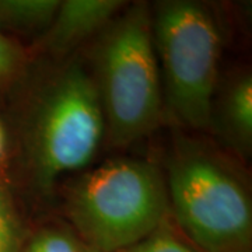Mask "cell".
Masks as SVG:
<instances>
[{"instance_id":"8","label":"cell","mask_w":252,"mask_h":252,"mask_svg":"<svg viewBox=\"0 0 252 252\" xmlns=\"http://www.w3.org/2000/svg\"><path fill=\"white\" fill-rule=\"evenodd\" d=\"M59 4V0H0V26L18 32L46 31Z\"/></svg>"},{"instance_id":"12","label":"cell","mask_w":252,"mask_h":252,"mask_svg":"<svg viewBox=\"0 0 252 252\" xmlns=\"http://www.w3.org/2000/svg\"><path fill=\"white\" fill-rule=\"evenodd\" d=\"M24 56L21 49L0 32V84L11 80L23 67Z\"/></svg>"},{"instance_id":"3","label":"cell","mask_w":252,"mask_h":252,"mask_svg":"<svg viewBox=\"0 0 252 252\" xmlns=\"http://www.w3.org/2000/svg\"><path fill=\"white\" fill-rule=\"evenodd\" d=\"M165 185L170 212L198 251H247L252 234L251 198L221 156L199 144H180L168 162Z\"/></svg>"},{"instance_id":"14","label":"cell","mask_w":252,"mask_h":252,"mask_svg":"<svg viewBox=\"0 0 252 252\" xmlns=\"http://www.w3.org/2000/svg\"><path fill=\"white\" fill-rule=\"evenodd\" d=\"M86 252H97V251H94V250H91V248H89V247H87V251Z\"/></svg>"},{"instance_id":"9","label":"cell","mask_w":252,"mask_h":252,"mask_svg":"<svg viewBox=\"0 0 252 252\" xmlns=\"http://www.w3.org/2000/svg\"><path fill=\"white\" fill-rule=\"evenodd\" d=\"M122 252H199L174 228L167 219L158 228L140 243Z\"/></svg>"},{"instance_id":"11","label":"cell","mask_w":252,"mask_h":252,"mask_svg":"<svg viewBox=\"0 0 252 252\" xmlns=\"http://www.w3.org/2000/svg\"><path fill=\"white\" fill-rule=\"evenodd\" d=\"M0 252H20V225L3 188H0Z\"/></svg>"},{"instance_id":"10","label":"cell","mask_w":252,"mask_h":252,"mask_svg":"<svg viewBox=\"0 0 252 252\" xmlns=\"http://www.w3.org/2000/svg\"><path fill=\"white\" fill-rule=\"evenodd\" d=\"M87 247L77 237L62 228H46L28 243L24 252H86Z\"/></svg>"},{"instance_id":"4","label":"cell","mask_w":252,"mask_h":252,"mask_svg":"<svg viewBox=\"0 0 252 252\" xmlns=\"http://www.w3.org/2000/svg\"><path fill=\"white\" fill-rule=\"evenodd\" d=\"M152 34L165 108L181 125L206 129L213 122L220 56L215 18L200 3L164 1L152 13Z\"/></svg>"},{"instance_id":"5","label":"cell","mask_w":252,"mask_h":252,"mask_svg":"<svg viewBox=\"0 0 252 252\" xmlns=\"http://www.w3.org/2000/svg\"><path fill=\"white\" fill-rule=\"evenodd\" d=\"M104 132L94 79L73 63L49 83L31 119L28 154L36 187L48 190L63 172L86 167Z\"/></svg>"},{"instance_id":"15","label":"cell","mask_w":252,"mask_h":252,"mask_svg":"<svg viewBox=\"0 0 252 252\" xmlns=\"http://www.w3.org/2000/svg\"><path fill=\"white\" fill-rule=\"evenodd\" d=\"M245 252H247V251H245Z\"/></svg>"},{"instance_id":"13","label":"cell","mask_w":252,"mask_h":252,"mask_svg":"<svg viewBox=\"0 0 252 252\" xmlns=\"http://www.w3.org/2000/svg\"><path fill=\"white\" fill-rule=\"evenodd\" d=\"M3 144H4V135H3V129L0 126V154L3 152Z\"/></svg>"},{"instance_id":"6","label":"cell","mask_w":252,"mask_h":252,"mask_svg":"<svg viewBox=\"0 0 252 252\" xmlns=\"http://www.w3.org/2000/svg\"><path fill=\"white\" fill-rule=\"evenodd\" d=\"M119 0H66L61 1L51 26L46 28L44 46L55 55L67 54L95 32L107 28L122 9Z\"/></svg>"},{"instance_id":"7","label":"cell","mask_w":252,"mask_h":252,"mask_svg":"<svg viewBox=\"0 0 252 252\" xmlns=\"http://www.w3.org/2000/svg\"><path fill=\"white\" fill-rule=\"evenodd\" d=\"M220 122L225 137L241 150L250 149L252 140V79L243 74L225 91L220 107Z\"/></svg>"},{"instance_id":"1","label":"cell","mask_w":252,"mask_h":252,"mask_svg":"<svg viewBox=\"0 0 252 252\" xmlns=\"http://www.w3.org/2000/svg\"><path fill=\"white\" fill-rule=\"evenodd\" d=\"M67 216L97 252H122L168 219L165 178L146 160L119 158L84 175L67 199Z\"/></svg>"},{"instance_id":"2","label":"cell","mask_w":252,"mask_h":252,"mask_svg":"<svg viewBox=\"0 0 252 252\" xmlns=\"http://www.w3.org/2000/svg\"><path fill=\"white\" fill-rule=\"evenodd\" d=\"M93 79L111 143L127 146L153 132L164 102L147 4L132 6L107 26Z\"/></svg>"}]
</instances>
